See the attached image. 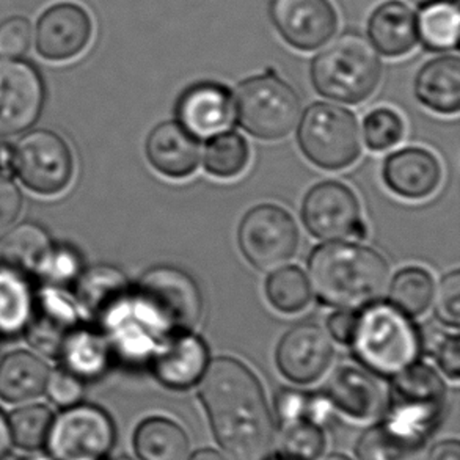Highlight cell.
Returning a JSON list of instances; mask_svg holds the SVG:
<instances>
[{
    "instance_id": "8992f818",
    "label": "cell",
    "mask_w": 460,
    "mask_h": 460,
    "mask_svg": "<svg viewBox=\"0 0 460 460\" xmlns=\"http://www.w3.org/2000/svg\"><path fill=\"white\" fill-rule=\"evenodd\" d=\"M392 379L382 420L398 432L429 442L447 411L445 380L420 361Z\"/></svg>"
},
{
    "instance_id": "e0dca14e",
    "label": "cell",
    "mask_w": 460,
    "mask_h": 460,
    "mask_svg": "<svg viewBox=\"0 0 460 460\" xmlns=\"http://www.w3.org/2000/svg\"><path fill=\"white\" fill-rule=\"evenodd\" d=\"M93 37V22L85 8L75 2H60L40 16L35 43L40 56L65 62L87 49Z\"/></svg>"
},
{
    "instance_id": "7bdbcfd3",
    "label": "cell",
    "mask_w": 460,
    "mask_h": 460,
    "mask_svg": "<svg viewBox=\"0 0 460 460\" xmlns=\"http://www.w3.org/2000/svg\"><path fill=\"white\" fill-rule=\"evenodd\" d=\"M310 392H302L296 388H281L275 396V413L281 424L293 423L305 420L308 421Z\"/></svg>"
},
{
    "instance_id": "680465c9",
    "label": "cell",
    "mask_w": 460,
    "mask_h": 460,
    "mask_svg": "<svg viewBox=\"0 0 460 460\" xmlns=\"http://www.w3.org/2000/svg\"><path fill=\"white\" fill-rule=\"evenodd\" d=\"M2 341V340H0ZM0 358H2V344H0Z\"/></svg>"
},
{
    "instance_id": "44dd1931",
    "label": "cell",
    "mask_w": 460,
    "mask_h": 460,
    "mask_svg": "<svg viewBox=\"0 0 460 460\" xmlns=\"http://www.w3.org/2000/svg\"><path fill=\"white\" fill-rule=\"evenodd\" d=\"M386 187L407 199H428L442 181V165L436 155L423 148H404L386 157L384 164Z\"/></svg>"
},
{
    "instance_id": "3957f363",
    "label": "cell",
    "mask_w": 460,
    "mask_h": 460,
    "mask_svg": "<svg viewBox=\"0 0 460 460\" xmlns=\"http://www.w3.org/2000/svg\"><path fill=\"white\" fill-rule=\"evenodd\" d=\"M349 346L357 361L369 373L394 377L420 361L423 338L411 317L390 302H374L357 314Z\"/></svg>"
},
{
    "instance_id": "11a10c76",
    "label": "cell",
    "mask_w": 460,
    "mask_h": 460,
    "mask_svg": "<svg viewBox=\"0 0 460 460\" xmlns=\"http://www.w3.org/2000/svg\"><path fill=\"white\" fill-rule=\"evenodd\" d=\"M115 460H140V459H134V457H131V456H121V457H119V459Z\"/></svg>"
},
{
    "instance_id": "d6986e66",
    "label": "cell",
    "mask_w": 460,
    "mask_h": 460,
    "mask_svg": "<svg viewBox=\"0 0 460 460\" xmlns=\"http://www.w3.org/2000/svg\"><path fill=\"white\" fill-rule=\"evenodd\" d=\"M209 349L193 332L170 336L150 361L155 380L174 392H184L199 384L209 365Z\"/></svg>"
},
{
    "instance_id": "f5cc1de1",
    "label": "cell",
    "mask_w": 460,
    "mask_h": 460,
    "mask_svg": "<svg viewBox=\"0 0 460 460\" xmlns=\"http://www.w3.org/2000/svg\"><path fill=\"white\" fill-rule=\"evenodd\" d=\"M317 460H352L349 456L340 455V453H332V455L321 456Z\"/></svg>"
},
{
    "instance_id": "d6a6232c",
    "label": "cell",
    "mask_w": 460,
    "mask_h": 460,
    "mask_svg": "<svg viewBox=\"0 0 460 460\" xmlns=\"http://www.w3.org/2000/svg\"><path fill=\"white\" fill-rule=\"evenodd\" d=\"M459 8L455 2H438L423 6L417 18L418 38L430 50L455 49L459 41Z\"/></svg>"
},
{
    "instance_id": "6f0895ef",
    "label": "cell",
    "mask_w": 460,
    "mask_h": 460,
    "mask_svg": "<svg viewBox=\"0 0 460 460\" xmlns=\"http://www.w3.org/2000/svg\"><path fill=\"white\" fill-rule=\"evenodd\" d=\"M0 460H19L16 457H12V456H5V457H2Z\"/></svg>"
},
{
    "instance_id": "7c38bea8",
    "label": "cell",
    "mask_w": 460,
    "mask_h": 460,
    "mask_svg": "<svg viewBox=\"0 0 460 460\" xmlns=\"http://www.w3.org/2000/svg\"><path fill=\"white\" fill-rule=\"evenodd\" d=\"M306 230L323 243H340L350 237L365 239L367 225L360 201L350 187L338 181H323L311 187L302 205Z\"/></svg>"
},
{
    "instance_id": "836d02e7",
    "label": "cell",
    "mask_w": 460,
    "mask_h": 460,
    "mask_svg": "<svg viewBox=\"0 0 460 460\" xmlns=\"http://www.w3.org/2000/svg\"><path fill=\"white\" fill-rule=\"evenodd\" d=\"M249 162L250 146L239 132H222L209 138L206 145V172L216 178H236L247 168Z\"/></svg>"
},
{
    "instance_id": "30bf717a",
    "label": "cell",
    "mask_w": 460,
    "mask_h": 460,
    "mask_svg": "<svg viewBox=\"0 0 460 460\" xmlns=\"http://www.w3.org/2000/svg\"><path fill=\"white\" fill-rule=\"evenodd\" d=\"M117 443V428L104 409L75 404L54 417L48 437L56 460H104Z\"/></svg>"
},
{
    "instance_id": "cb8c5ba5",
    "label": "cell",
    "mask_w": 460,
    "mask_h": 460,
    "mask_svg": "<svg viewBox=\"0 0 460 460\" xmlns=\"http://www.w3.org/2000/svg\"><path fill=\"white\" fill-rule=\"evenodd\" d=\"M367 33L376 50L386 57L409 54L418 40V22L411 6L401 0H388L374 10Z\"/></svg>"
},
{
    "instance_id": "7402d4cb",
    "label": "cell",
    "mask_w": 460,
    "mask_h": 460,
    "mask_svg": "<svg viewBox=\"0 0 460 460\" xmlns=\"http://www.w3.org/2000/svg\"><path fill=\"white\" fill-rule=\"evenodd\" d=\"M146 157L159 173L172 180H184L195 173L201 159L199 138L178 121H164L150 132L145 144Z\"/></svg>"
},
{
    "instance_id": "e575fe53",
    "label": "cell",
    "mask_w": 460,
    "mask_h": 460,
    "mask_svg": "<svg viewBox=\"0 0 460 460\" xmlns=\"http://www.w3.org/2000/svg\"><path fill=\"white\" fill-rule=\"evenodd\" d=\"M269 304L281 313H299L310 304L311 288L305 272L297 266H283L272 270L266 281Z\"/></svg>"
},
{
    "instance_id": "7a4b0ae2",
    "label": "cell",
    "mask_w": 460,
    "mask_h": 460,
    "mask_svg": "<svg viewBox=\"0 0 460 460\" xmlns=\"http://www.w3.org/2000/svg\"><path fill=\"white\" fill-rule=\"evenodd\" d=\"M311 293L335 310H363L385 293L390 269L379 252L354 243H329L308 260Z\"/></svg>"
},
{
    "instance_id": "60d3db41",
    "label": "cell",
    "mask_w": 460,
    "mask_h": 460,
    "mask_svg": "<svg viewBox=\"0 0 460 460\" xmlns=\"http://www.w3.org/2000/svg\"><path fill=\"white\" fill-rule=\"evenodd\" d=\"M31 41V24L24 16H13L0 24V58H16L27 52Z\"/></svg>"
},
{
    "instance_id": "4316f807",
    "label": "cell",
    "mask_w": 460,
    "mask_h": 460,
    "mask_svg": "<svg viewBox=\"0 0 460 460\" xmlns=\"http://www.w3.org/2000/svg\"><path fill=\"white\" fill-rule=\"evenodd\" d=\"M50 369L48 363L29 350H13L0 358V399L22 404L46 392Z\"/></svg>"
},
{
    "instance_id": "bcb514c9",
    "label": "cell",
    "mask_w": 460,
    "mask_h": 460,
    "mask_svg": "<svg viewBox=\"0 0 460 460\" xmlns=\"http://www.w3.org/2000/svg\"><path fill=\"white\" fill-rule=\"evenodd\" d=\"M357 325V313L350 310H336L327 321L329 333L340 344H350Z\"/></svg>"
},
{
    "instance_id": "ab89813d",
    "label": "cell",
    "mask_w": 460,
    "mask_h": 460,
    "mask_svg": "<svg viewBox=\"0 0 460 460\" xmlns=\"http://www.w3.org/2000/svg\"><path fill=\"white\" fill-rule=\"evenodd\" d=\"M434 313L440 323L457 329L460 323V270L455 269L443 277L434 289Z\"/></svg>"
},
{
    "instance_id": "f1b7e54d",
    "label": "cell",
    "mask_w": 460,
    "mask_h": 460,
    "mask_svg": "<svg viewBox=\"0 0 460 460\" xmlns=\"http://www.w3.org/2000/svg\"><path fill=\"white\" fill-rule=\"evenodd\" d=\"M134 449L140 460H186L190 440L181 424L165 417H150L134 432Z\"/></svg>"
},
{
    "instance_id": "db71d44e",
    "label": "cell",
    "mask_w": 460,
    "mask_h": 460,
    "mask_svg": "<svg viewBox=\"0 0 460 460\" xmlns=\"http://www.w3.org/2000/svg\"><path fill=\"white\" fill-rule=\"evenodd\" d=\"M413 4L420 6L432 5V4H438V2H453V0H411Z\"/></svg>"
},
{
    "instance_id": "f546056e",
    "label": "cell",
    "mask_w": 460,
    "mask_h": 460,
    "mask_svg": "<svg viewBox=\"0 0 460 460\" xmlns=\"http://www.w3.org/2000/svg\"><path fill=\"white\" fill-rule=\"evenodd\" d=\"M428 442L393 429L380 420L369 426L355 445L357 460H423Z\"/></svg>"
},
{
    "instance_id": "c3c4849f",
    "label": "cell",
    "mask_w": 460,
    "mask_h": 460,
    "mask_svg": "<svg viewBox=\"0 0 460 460\" xmlns=\"http://www.w3.org/2000/svg\"><path fill=\"white\" fill-rule=\"evenodd\" d=\"M13 447L12 430L8 424V417L0 411V459L10 455Z\"/></svg>"
},
{
    "instance_id": "9c48e42d",
    "label": "cell",
    "mask_w": 460,
    "mask_h": 460,
    "mask_svg": "<svg viewBox=\"0 0 460 460\" xmlns=\"http://www.w3.org/2000/svg\"><path fill=\"white\" fill-rule=\"evenodd\" d=\"M237 243L253 268L275 270L293 260L299 249V226L281 206L258 205L243 216Z\"/></svg>"
},
{
    "instance_id": "681fc988",
    "label": "cell",
    "mask_w": 460,
    "mask_h": 460,
    "mask_svg": "<svg viewBox=\"0 0 460 460\" xmlns=\"http://www.w3.org/2000/svg\"><path fill=\"white\" fill-rule=\"evenodd\" d=\"M0 173H14V148L10 145H0Z\"/></svg>"
},
{
    "instance_id": "9a60e30c",
    "label": "cell",
    "mask_w": 460,
    "mask_h": 460,
    "mask_svg": "<svg viewBox=\"0 0 460 460\" xmlns=\"http://www.w3.org/2000/svg\"><path fill=\"white\" fill-rule=\"evenodd\" d=\"M81 325V311L65 289L43 287L33 296L25 338L31 348L49 358H58L65 342Z\"/></svg>"
},
{
    "instance_id": "74e56055",
    "label": "cell",
    "mask_w": 460,
    "mask_h": 460,
    "mask_svg": "<svg viewBox=\"0 0 460 460\" xmlns=\"http://www.w3.org/2000/svg\"><path fill=\"white\" fill-rule=\"evenodd\" d=\"M405 126L396 111L380 107L367 115L363 121V137L367 148L386 151L396 146L404 137Z\"/></svg>"
},
{
    "instance_id": "4fadbf2b",
    "label": "cell",
    "mask_w": 460,
    "mask_h": 460,
    "mask_svg": "<svg viewBox=\"0 0 460 460\" xmlns=\"http://www.w3.org/2000/svg\"><path fill=\"white\" fill-rule=\"evenodd\" d=\"M43 77L31 63L0 58V137L29 131L43 112Z\"/></svg>"
},
{
    "instance_id": "603a6c76",
    "label": "cell",
    "mask_w": 460,
    "mask_h": 460,
    "mask_svg": "<svg viewBox=\"0 0 460 460\" xmlns=\"http://www.w3.org/2000/svg\"><path fill=\"white\" fill-rule=\"evenodd\" d=\"M132 285L119 268L98 264L75 281V304L96 329L131 296Z\"/></svg>"
},
{
    "instance_id": "ffe728a7",
    "label": "cell",
    "mask_w": 460,
    "mask_h": 460,
    "mask_svg": "<svg viewBox=\"0 0 460 460\" xmlns=\"http://www.w3.org/2000/svg\"><path fill=\"white\" fill-rule=\"evenodd\" d=\"M323 393L336 411L358 421L377 418L385 409L382 386L374 374L361 365L341 363L336 367L325 382Z\"/></svg>"
},
{
    "instance_id": "d590c367",
    "label": "cell",
    "mask_w": 460,
    "mask_h": 460,
    "mask_svg": "<svg viewBox=\"0 0 460 460\" xmlns=\"http://www.w3.org/2000/svg\"><path fill=\"white\" fill-rule=\"evenodd\" d=\"M54 423V411L48 405L27 404L13 411L8 417L13 443L24 451L43 448L50 426Z\"/></svg>"
},
{
    "instance_id": "83f0119b",
    "label": "cell",
    "mask_w": 460,
    "mask_h": 460,
    "mask_svg": "<svg viewBox=\"0 0 460 460\" xmlns=\"http://www.w3.org/2000/svg\"><path fill=\"white\" fill-rule=\"evenodd\" d=\"M418 100L432 112L455 115L460 109V60L456 56L437 57L418 71Z\"/></svg>"
},
{
    "instance_id": "5bb4252c",
    "label": "cell",
    "mask_w": 460,
    "mask_h": 460,
    "mask_svg": "<svg viewBox=\"0 0 460 460\" xmlns=\"http://www.w3.org/2000/svg\"><path fill=\"white\" fill-rule=\"evenodd\" d=\"M335 355L329 333L314 323H300L281 336L275 361L289 382L308 385L321 379Z\"/></svg>"
},
{
    "instance_id": "816d5d0a",
    "label": "cell",
    "mask_w": 460,
    "mask_h": 460,
    "mask_svg": "<svg viewBox=\"0 0 460 460\" xmlns=\"http://www.w3.org/2000/svg\"><path fill=\"white\" fill-rule=\"evenodd\" d=\"M22 460H56L49 453H44L41 449H37V451H31V455L25 456Z\"/></svg>"
},
{
    "instance_id": "ac0fdd59",
    "label": "cell",
    "mask_w": 460,
    "mask_h": 460,
    "mask_svg": "<svg viewBox=\"0 0 460 460\" xmlns=\"http://www.w3.org/2000/svg\"><path fill=\"white\" fill-rule=\"evenodd\" d=\"M176 117L193 137H214L228 131L236 119L234 94L217 82H199L181 94Z\"/></svg>"
},
{
    "instance_id": "b9f144b4",
    "label": "cell",
    "mask_w": 460,
    "mask_h": 460,
    "mask_svg": "<svg viewBox=\"0 0 460 460\" xmlns=\"http://www.w3.org/2000/svg\"><path fill=\"white\" fill-rule=\"evenodd\" d=\"M46 394L54 404L68 409L79 404L84 396V382L75 377L73 374L58 367L54 373L50 371L49 380L46 385Z\"/></svg>"
},
{
    "instance_id": "484cf974",
    "label": "cell",
    "mask_w": 460,
    "mask_h": 460,
    "mask_svg": "<svg viewBox=\"0 0 460 460\" xmlns=\"http://www.w3.org/2000/svg\"><path fill=\"white\" fill-rule=\"evenodd\" d=\"M50 249L52 241L43 226L31 222L19 224L0 237V270L24 279L37 277Z\"/></svg>"
},
{
    "instance_id": "5b68a950",
    "label": "cell",
    "mask_w": 460,
    "mask_h": 460,
    "mask_svg": "<svg viewBox=\"0 0 460 460\" xmlns=\"http://www.w3.org/2000/svg\"><path fill=\"white\" fill-rule=\"evenodd\" d=\"M132 308L168 340L174 333L193 332L203 316V296L192 275L173 266H155L132 285Z\"/></svg>"
},
{
    "instance_id": "d4e9b609",
    "label": "cell",
    "mask_w": 460,
    "mask_h": 460,
    "mask_svg": "<svg viewBox=\"0 0 460 460\" xmlns=\"http://www.w3.org/2000/svg\"><path fill=\"white\" fill-rule=\"evenodd\" d=\"M58 358L62 363L60 367L84 384L101 379L115 363L107 336L93 325H79L65 342Z\"/></svg>"
},
{
    "instance_id": "2e32d148",
    "label": "cell",
    "mask_w": 460,
    "mask_h": 460,
    "mask_svg": "<svg viewBox=\"0 0 460 460\" xmlns=\"http://www.w3.org/2000/svg\"><path fill=\"white\" fill-rule=\"evenodd\" d=\"M270 18L285 41L300 50L329 43L338 29V14L330 0H274Z\"/></svg>"
},
{
    "instance_id": "1f68e13d",
    "label": "cell",
    "mask_w": 460,
    "mask_h": 460,
    "mask_svg": "<svg viewBox=\"0 0 460 460\" xmlns=\"http://www.w3.org/2000/svg\"><path fill=\"white\" fill-rule=\"evenodd\" d=\"M434 279L423 268L411 266L399 270L388 289V300L409 317L424 314L434 297Z\"/></svg>"
},
{
    "instance_id": "6da1fadb",
    "label": "cell",
    "mask_w": 460,
    "mask_h": 460,
    "mask_svg": "<svg viewBox=\"0 0 460 460\" xmlns=\"http://www.w3.org/2000/svg\"><path fill=\"white\" fill-rule=\"evenodd\" d=\"M199 402L218 447L231 460H268L277 429L261 380L234 357L209 361L199 384Z\"/></svg>"
},
{
    "instance_id": "ee69618b",
    "label": "cell",
    "mask_w": 460,
    "mask_h": 460,
    "mask_svg": "<svg viewBox=\"0 0 460 460\" xmlns=\"http://www.w3.org/2000/svg\"><path fill=\"white\" fill-rule=\"evenodd\" d=\"M434 360L442 373L451 380H459L460 340L457 333L443 335L434 346Z\"/></svg>"
},
{
    "instance_id": "9f6ffc18",
    "label": "cell",
    "mask_w": 460,
    "mask_h": 460,
    "mask_svg": "<svg viewBox=\"0 0 460 460\" xmlns=\"http://www.w3.org/2000/svg\"><path fill=\"white\" fill-rule=\"evenodd\" d=\"M268 460H291V459H288V457H283V456H279V457H269Z\"/></svg>"
},
{
    "instance_id": "f907efd6",
    "label": "cell",
    "mask_w": 460,
    "mask_h": 460,
    "mask_svg": "<svg viewBox=\"0 0 460 460\" xmlns=\"http://www.w3.org/2000/svg\"><path fill=\"white\" fill-rule=\"evenodd\" d=\"M186 460H230L226 456L222 455L217 449L201 448L195 451L190 457Z\"/></svg>"
},
{
    "instance_id": "f6af8a7d",
    "label": "cell",
    "mask_w": 460,
    "mask_h": 460,
    "mask_svg": "<svg viewBox=\"0 0 460 460\" xmlns=\"http://www.w3.org/2000/svg\"><path fill=\"white\" fill-rule=\"evenodd\" d=\"M22 211V193L10 176L0 173V231L10 228Z\"/></svg>"
},
{
    "instance_id": "f35d334b",
    "label": "cell",
    "mask_w": 460,
    "mask_h": 460,
    "mask_svg": "<svg viewBox=\"0 0 460 460\" xmlns=\"http://www.w3.org/2000/svg\"><path fill=\"white\" fill-rule=\"evenodd\" d=\"M82 272L84 268H82L81 255L73 247L52 245L49 255L46 256L37 277L43 280L44 287L65 289L68 285L75 283Z\"/></svg>"
},
{
    "instance_id": "8fae6325",
    "label": "cell",
    "mask_w": 460,
    "mask_h": 460,
    "mask_svg": "<svg viewBox=\"0 0 460 460\" xmlns=\"http://www.w3.org/2000/svg\"><path fill=\"white\" fill-rule=\"evenodd\" d=\"M14 173L40 195H57L71 184L75 157L68 144L49 129L31 131L14 146Z\"/></svg>"
},
{
    "instance_id": "52a82bcc",
    "label": "cell",
    "mask_w": 460,
    "mask_h": 460,
    "mask_svg": "<svg viewBox=\"0 0 460 460\" xmlns=\"http://www.w3.org/2000/svg\"><path fill=\"white\" fill-rule=\"evenodd\" d=\"M234 106L243 131L261 140L287 137L302 119L299 94L274 73L243 81L237 88Z\"/></svg>"
},
{
    "instance_id": "ba28073f",
    "label": "cell",
    "mask_w": 460,
    "mask_h": 460,
    "mask_svg": "<svg viewBox=\"0 0 460 460\" xmlns=\"http://www.w3.org/2000/svg\"><path fill=\"white\" fill-rule=\"evenodd\" d=\"M302 153L316 167L342 170L361 155V132L354 113L330 102H316L300 119Z\"/></svg>"
},
{
    "instance_id": "7dc6e473",
    "label": "cell",
    "mask_w": 460,
    "mask_h": 460,
    "mask_svg": "<svg viewBox=\"0 0 460 460\" xmlns=\"http://www.w3.org/2000/svg\"><path fill=\"white\" fill-rule=\"evenodd\" d=\"M423 460H460V443L456 438L436 443Z\"/></svg>"
},
{
    "instance_id": "277c9868",
    "label": "cell",
    "mask_w": 460,
    "mask_h": 460,
    "mask_svg": "<svg viewBox=\"0 0 460 460\" xmlns=\"http://www.w3.org/2000/svg\"><path fill=\"white\" fill-rule=\"evenodd\" d=\"M382 77V62L377 50L357 31H346L311 62V82L323 98L360 104L373 96Z\"/></svg>"
},
{
    "instance_id": "8d00e7d4",
    "label": "cell",
    "mask_w": 460,
    "mask_h": 460,
    "mask_svg": "<svg viewBox=\"0 0 460 460\" xmlns=\"http://www.w3.org/2000/svg\"><path fill=\"white\" fill-rule=\"evenodd\" d=\"M280 456L291 460H317L325 449V430L300 420L281 424L279 437Z\"/></svg>"
},
{
    "instance_id": "4dcf8cb0",
    "label": "cell",
    "mask_w": 460,
    "mask_h": 460,
    "mask_svg": "<svg viewBox=\"0 0 460 460\" xmlns=\"http://www.w3.org/2000/svg\"><path fill=\"white\" fill-rule=\"evenodd\" d=\"M33 296L29 279L0 270V340H14L24 333Z\"/></svg>"
}]
</instances>
